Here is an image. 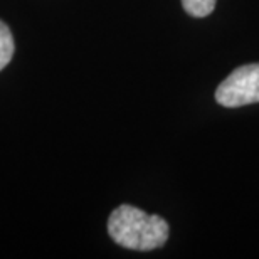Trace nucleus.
I'll return each mask as SVG.
<instances>
[{"label":"nucleus","mask_w":259,"mask_h":259,"mask_svg":"<svg viewBox=\"0 0 259 259\" xmlns=\"http://www.w3.org/2000/svg\"><path fill=\"white\" fill-rule=\"evenodd\" d=\"M215 100L226 108L259 103V64H246L232 71L215 90Z\"/></svg>","instance_id":"2"},{"label":"nucleus","mask_w":259,"mask_h":259,"mask_svg":"<svg viewBox=\"0 0 259 259\" xmlns=\"http://www.w3.org/2000/svg\"><path fill=\"white\" fill-rule=\"evenodd\" d=\"M108 234L125 249L152 251L168 239V224L163 217L147 214L133 205H120L108 219Z\"/></svg>","instance_id":"1"},{"label":"nucleus","mask_w":259,"mask_h":259,"mask_svg":"<svg viewBox=\"0 0 259 259\" xmlns=\"http://www.w3.org/2000/svg\"><path fill=\"white\" fill-rule=\"evenodd\" d=\"M14 49H15V44H14L12 32H10V29L0 20V71L10 63V59H12V56H14Z\"/></svg>","instance_id":"3"},{"label":"nucleus","mask_w":259,"mask_h":259,"mask_svg":"<svg viewBox=\"0 0 259 259\" xmlns=\"http://www.w3.org/2000/svg\"><path fill=\"white\" fill-rule=\"evenodd\" d=\"M215 2L217 0H182V5L189 15L200 19L212 14V10L215 7Z\"/></svg>","instance_id":"4"}]
</instances>
